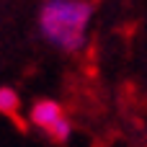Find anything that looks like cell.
I'll use <instances>...</instances> for the list:
<instances>
[{"instance_id": "cell-1", "label": "cell", "mask_w": 147, "mask_h": 147, "mask_svg": "<svg viewBox=\"0 0 147 147\" xmlns=\"http://www.w3.org/2000/svg\"><path fill=\"white\" fill-rule=\"evenodd\" d=\"M90 21V3L85 0H47L39 13V28L47 41L59 49L75 52L85 41Z\"/></svg>"}, {"instance_id": "cell-3", "label": "cell", "mask_w": 147, "mask_h": 147, "mask_svg": "<svg viewBox=\"0 0 147 147\" xmlns=\"http://www.w3.org/2000/svg\"><path fill=\"white\" fill-rule=\"evenodd\" d=\"M0 111L8 114V116H16V111H18V96H16V90L0 88Z\"/></svg>"}, {"instance_id": "cell-2", "label": "cell", "mask_w": 147, "mask_h": 147, "mask_svg": "<svg viewBox=\"0 0 147 147\" xmlns=\"http://www.w3.org/2000/svg\"><path fill=\"white\" fill-rule=\"evenodd\" d=\"M31 119L54 142H67L70 140V121L62 114L59 103H54V101H36L34 109H31Z\"/></svg>"}]
</instances>
